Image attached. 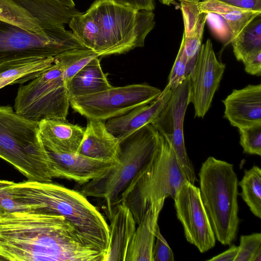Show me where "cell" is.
<instances>
[{
    "instance_id": "obj_1",
    "label": "cell",
    "mask_w": 261,
    "mask_h": 261,
    "mask_svg": "<svg viewBox=\"0 0 261 261\" xmlns=\"http://www.w3.org/2000/svg\"><path fill=\"white\" fill-rule=\"evenodd\" d=\"M105 255L62 216L0 213V261H104Z\"/></svg>"
},
{
    "instance_id": "obj_2",
    "label": "cell",
    "mask_w": 261,
    "mask_h": 261,
    "mask_svg": "<svg viewBox=\"0 0 261 261\" xmlns=\"http://www.w3.org/2000/svg\"><path fill=\"white\" fill-rule=\"evenodd\" d=\"M12 191L25 211L62 216L85 239L106 255L109 225L101 213L80 191L52 182L29 180L12 181Z\"/></svg>"
},
{
    "instance_id": "obj_3",
    "label": "cell",
    "mask_w": 261,
    "mask_h": 261,
    "mask_svg": "<svg viewBox=\"0 0 261 261\" xmlns=\"http://www.w3.org/2000/svg\"><path fill=\"white\" fill-rule=\"evenodd\" d=\"M161 145V134L151 124L145 125L119 141L118 163L102 176L82 185L79 191L86 197L102 199L110 220L125 191L136 176L153 162Z\"/></svg>"
},
{
    "instance_id": "obj_4",
    "label": "cell",
    "mask_w": 261,
    "mask_h": 261,
    "mask_svg": "<svg viewBox=\"0 0 261 261\" xmlns=\"http://www.w3.org/2000/svg\"><path fill=\"white\" fill-rule=\"evenodd\" d=\"M0 158L29 180L52 182V165L43 144L39 122L0 106Z\"/></svg>"
},
{
    "instance_id": "obj_5",
    "label": "cell",
    "mask_w": 261,
    "mask_h": 261,
    "mask_svg": "<svg viewBox=\"0 0 261 261\" xmlns=\"http://www.w3.org/2000/svg\"><path fill=\"white\" fill-rule=\"evenodd\" d=\"M201 199L216 239L223 245L235 241L238 231V179L233 165L209 156L198 173Z\"/></svg>"
},
{
    "instance_id": "obj_6",
    "label": "cell",
    "mask_w": 261,
    "mask_h": 261,
    "mask_svg": "<svg viewBox=\"0 0 261 261\" xmlns=\"http://www.w3.org/2000/svg\"><path fill=\"white\" fill-rule=\"evenodd\" d=\"M187 181L174 151L161 135L156 157L133 179L123 194L122 202L130 210L138 225L151 203L169 197L174 198Z\"/></svg>"
},
{
    "instance_id": "obj_7",
    "label": "cell",
    "mask_w": 261,
    "mask_h": 261,
    "mask_svg": "<svg viewBox=\"0 0 261 261\" xmlns=\"http://www.w3.org/2000/svg\"><path fill=\"white\" fill-rule=\"evenodd\" d=\"M69 96L62 67L57 62L19 87L15 99V112L28 119H66Z\"/></svg>"
},
{
    "instance_id": "obj_8",
    "label": "cell",
    "mask_w": 261,
    "mask_h": 261,
    "mask_svg": "<svg viewBox=\"0 0 261 261\" xmlns=\"http://www.w3.org/2000/svg\"><path fill=\"white\" fill-rule=\"evenodd\" d=\"M85 47L70 32L58 36H43L0 20V72L27 62L55 57Z\"/></svg>"
},
{
    "instance_id": "obj_9",
    "label": "cell",
    "mask_w": 261,
    "mask_h": 261,
    "mask_svg": "<svg viewBox=\"0 0 261 261\" xmlns=\"http://www.w3.org/2000/svg\"><path fill=\"white\" fill-rule=\"evenodd\" d=\"M76 10L54 0H0V20L43 36L68 34Z\"/></svg>"
},
{
    "instance_id": "obj_10",
    "label": "cell",
    "mask_w": 261,
    "mask_h": 261,
    "mask_svg": "<svg viewBox=\"0 0 261 261\" xmlns=\"http://www.w3.org/2000/svg\"><path fill=\"white\" fill-rule=\"evenodd\" d=\"M162 91L147 84H136L70 98L69 102L75 112L88 119L105 121L150 103Z\"/></svg>"
},
{
    "instance_id": "obj_11",
    "label": "cell",
    "mask_w": 261,
    "mask_h": 261,
    "mask_svg": "<svg viewBox=\"0 0 261 261\" xmlns=\"http://www.w3.org/2000/svg\"><path fill=\"white\" fill-rule=\"evenodd\" d=\"M89 9L98 26L94 51L99 57L126 53L137 47L135 10L113 0H96Z\"/></svg>"
},
{
    "instance_id": "obj_12",
    "label": "cell",
    "mask_w": 261,
    "mask_h": 261,
    "mask_svg": "<svg viewBox=\"0 0 261 261\" xmlns=\"http://www.w3.org/2000/svg\"><path fill=\"white\" fill-rule=\"evenodd\" d=\"M190 90L189 74L181 85L172 90L167 103L151 124L168 141L187 180L194 185L198 180L187 153L184 135V118L188 106L191 103Z\"/></svg>"
},
{
    "instance_id": "obj_13",
    "label": "cell",
    "mask_w": 261,
    "mask_h": 261,
    "mask_svg": "<svg viewBox=\"0 0 261 261\" xmlns=\"http://www.w3.org/2000/svg\"><path fill=\"white\" fill-rule=\"evenodd\" d=\"M173 199L176 216L182 224L187 241L201 253L213 248L216 238L199 188L187 181L181 185Z\"/></svg>"
},
{
    "instance_id": "obj_14",
    "label": "cell",
    "mask_w": 261,
    "mask_h": 261,
    "mask_svg": "<svg viewBox=\"0 0 261 261\" xmlns=\"http://www.w3.org/2000/svg\"><path fill=\"white\" fill-rule=\"evenodd\" d=\"M226 65L216 58L210 39L201 44L190 74L191 102L195 117L203 118L218 90Z\"/></svg>"
},
{
    "instance_id": "obj_15",
    "label": "cell",
    "mask_w": 261,
    "mask_h": 261,
    "mask_svg": "<svg viewBox=\"0 0 261 261\" xmlns=\"http://www.w3.org/2000/svg\"><path fill=\"white\" fill-rule=\"evenodd\" d=\"M47 151L51 161L53 178L71 180L81 185L102 176L117 164L93 159L79 152Z\"/></svg>"
},
{
    "instance_id": "obj_16",
    "label": "cell",
    "mask_w": 261,
    "mask_h": 261,
    "mask_svg": "<svg viewBox=\"0 0 261 261\" xmlns=\"http://www.w3.org/2000/svg\"><path fill=\"white\" fill-rule=\"evenodd\" d=\"M222 102L224 117L238 128L261 123V84L233 89Z\"/></svg>"
},
{
    "instance_id": "obj_17",
    "label": "cell",
    "mask_w": 261,
    "mask_h": 261,
    "mask_svg": "<svg viewBox=\"0 0 261 261\" xmlns=\"http://www.w3.org/2000/svg\"><path fill=\"white\" fill-rule=\"evenodd\" d=\"M171 93L172 90L166 86L161 95L150 103L106 120L107 128L120 141L145 125L151 124L166 106Z\"/></svg>"
},
{
    "instance_id": "obj_18",
    "label": "cell",
    "mask_w": 261,
    "mask_h": 261,
    "mask_svg": "<svg viewBox=\"0 0 261 261\" xmlns=\"http://www.w3.org/2000/svg\"><path fill=\"white\" fill-rule=\"evenodd\" d=\"M39 128L47 151L62 153L78 152L85 129L66 119H44Z\"/></svg>"
},
{
    "instance_id": "obj_19",
    "label": "cell",
    "mask_w": 261,
    "mask_h": 261,
    "mask_svg": "<svg viewBox=\"0 0 261 261\" xmlns=\"http://www.w3.org/2000/svg\"><path fill=\"white\" fill-rule=\"evenodd\" d=\"M78 152L93 159L118 164L119 141L108 130L105 121L88 119Z\"/></svg>"
},
{
    "instance_id": "obj_20",
    "label": "cell",
    "mask_w": 261,
    "mask_h": 261,
    "mask_svg": "<svg viewBox=\"0 0 261 261\" xmlns=\"http://www.w3.org/2000/svg\"><path fill=\"white\" fill-rule=\"evenodd\" d=\"M165 202H153L143 216L128 246L125 261H152L158 218Z\"/></svg>"
},
{
    "instance_id": "obj_21",
    "label": "cell",
    "mask_w": 261,
    "mask_h": 261,
    "mask_svg": "<svg viewBox=\"0 0 261 261\" xmlns=\"http://www.w3.org/2000/svg\"><path fill=\"white\" fill-rule=\"evenodd\" d=\"M110 221L109 241L104 261H125L137 223L123 201L117 207Z\"/></svg>"
},
{
    "instance_id": "obj_22",
    "label": "cell",
    "mask_w": 261,
    "mask_h": 261,
    "mask_svg": "<svg viewBox=\"0 0 261 261\" xmlns=\"http://www.w3.org/2000/svg\"><path fill=\"white\" fill-rule=\"evenodd\" d=\"M99 57H96L67 82L70 98L101 92L112 86L103 72Z\"/></svg>"
},
{
    "instance_id": "obj_23",
    "label": "cell",
    "mask_w": 261,
    "mask_h": 261,
    "mask_svg": "<svg viewBox=\"0 0 261 261\" xmlns=\"http://www.w3.org/2000/svg\"><path fill=\"white\" fill-rule=\"evenodd\" d=\"M201 13H213L221 16L226 22L231 32L229 43L242 30L261 12L243 9L217 0H203L198 3Z\"/></svg>"
},
{
    "instance_id": "obj_24",
    "label": "cell",
    "mask_w": 261,
    "mask_h": 261,
    "mask_svg": "<svg viewBox=\"0 0 261 261\" xmlns=\"http://www.w3.org/2000/svg\"><path fill=\"white\" fill-rule=\"evenodd\" d=\"M231 43L236 59L243 63L261 52V14L248 23Z\"/></svg>"
},
{
    "instance_id": "obj_25",
    "label": "cell",
    "mask_w": 261,
    "mask_h": 261,
    "mask_svg": "<svg viewBox=\"0 0 261 261\" xmlns=\"http://www.w3.org/2000/svg\"><path fill=\"white\" fill-rule=\"evenodd\" d=\"M238 186L242 188L240 194L244 201L252 213L261 218V169L253 166L249 170H245L242 180Z\"/></svg>"
},
{
    "instance_id": "obj_26",
    "label": "cell",
    "mask_w": 261,
    "mask_h": 261,
    "mask_svg": "<svg viewBox=\"0 0 261 261\" xmlns=\"http://www.w3.org/2000/svg\"><path fill=\"white\" fill-rule=\"evenodd\" d=\"M72 33L85 47L94 51L99 35L98 24L92 11L74 16L69 23Z\"/></svg>"
},
{
    "instance_id": "obj_27",
    "label": "cell",
    "mask_w": 261,
    "mask_h": 261,
    "mask_svg": "<svg viewBox=\"0 0 261 261\" xmlns=\"http://www.w3.org/2000/svg\"><path fill=\"white\" fill-rule=\"evenodd\" d=\"M55 57L36 59L0 72V80L14 79V84L33 80L54 64Z\"/></svg>"
},
{
    "instance_id": "obj_28",
    "label": "cell",
    "mask_w": 261,
    "mask_h": 261,
    "mask_svg": "<svg viewBox=\"0 0 261 261\" xmlns=\"http://www.w3.org/2000/svg\"><path fill=\"white\" fill-rule=\"evenodd\" d=\"M99 56L87 48L66 50L55 57V61L63 68L66 83L91 60Z\"/></svg>"
},
{
    "instance_id": "obj_29",
    "label": "cell",
    "mask_w": 261,
    "mask_h": 261,
    "mask_svg": "<svg viewBox=\"0 0 261 261\" xmlns=\"http://www.w3.org/2000/svg\"><path fill=\"white\" fill-rule=\"evenodd\" d=\"M185 36L184 32L178 54L168 78V86L174 90L182 84L187 75L190 74L189 61L185 51Z\"/></svg>"
},
{
    "instance_id": "obj_30",
    "label": "cell",
    "mask_w": 261,
    "mask_h": 261,
    "mask_svg": "<svg viewBox=\"0 0 261 261\" xmlns=\"http://www.w3.org/2000/svg\"><path fill=\"white\" fill-rule=\"evenodd\" d=\"M206 17L207 13H201L193 33L190 37L185 38V39L184 48L188 59L190 73L193 69L198 52L201 45Z\"/></svg>"
},
{
    "instance_id": "obj_31",
    "label": "cell",
    "mask_w": 261,
    "mask_h": 261,
    "mask_svg": "<svg viewBox=\"0 0 261 261\" xmlns=\"http://www.w3.org/2000/svg\"><path fill=\"white\" fill-rule=\"evenodd\" d=\"M244 153L261 156V123L238 128Z\"/></svg>"
},
{
    "instance_id": "obj_32",
    "label": "cell",
    "mask_w": 261,
    "mask_h": 261,
    "mask_svg": "<svg viewBox=\"0 0 261 261\" xmlns=\"http://www.w3.org/2000/svg\"><path fill=\"white\" fill-rule=\"evenodd\" d=\"M238 251L234 261H251L254 255L261 250V233L242 235Z\"/></svg>"
},
{
    "instance_id": "obj_33",
    "label": "cell",
    "mask_w": 261,
    "mask_h": 261,
    "mask_svg": "<svg viewBox=\"0 0 261 261\" xmlns=\"http://www.w3.org/2000/svg\"><path fill=\"white\" fill-rule=\"evenodd\" d=\"M136 21L137 46V47H143L146 36L155 25L154 14L151 11L138 10Z\"/></svg>"
},
{
    "instance_id": "obj_34",
    "label": "cell",
    "mask_w": 261,
    "mask_h": 261,
    "mask_svg": "<svg viewBox=\"0 0 261 261\" xmlns=\"http://www.w3.org/2000/svg\"><path fill=\"white\" fill-rule=\"evenodd\" d=\"M198 3L180 2V10L184 24V32L186 38L192 35L199 18L201 12Z\"/></svg>"
},
{
    "instance_id": "obj_35",
    "label": "cell",
    "mask_w": 261,
    "mask_h": 261,
    "mask_svg": "<svg viewBox=\"0 0 261 261\" xmlns=\"http://www.w3.org/2000/svg\"><path fill=\"white\" fill-rule=\"evenodd\" d=\"M12 181L0 179V213L25 211L14 197Z\"/></svg>"
},
{
    "instance_id": "obj_36",
    "label": "cell",
    "mask_w": 261,
    "mask_h": 261,
    "mask_svg": "<svg viewBox=\"0 0 261 261\" xmlns=\"http://www.w3.org/2000/svg\"><path fill=\"white\" fill-rule=\"evenodd\" d=\"M173 252L167 242L162 235L159 226L155 232V240L153 249L152 261H174Z\"/></svg>"
},
{
    "instance_id": "obj_37",
    "label": "cell",
    "mask_w": 261,
    "mask_h": 261,
    "mask_svg": "<svg viewBox=\"0 0 261 261\" xmlns=\"http://www.w3.org/2000/svg\"><path fill=\"white\" fill-rule=\"evenodd\" d=\"M215 35L227 43L231 38V32L226 22L221 16L213 13H207L206 20Z\"/></svg>"
},
{
    "instance_id": "obj_38",
    "label": "cell",
    "mask_w": 261,
    "mask_h": 261,
    "mask_svg": "<svg viewBox=\"0 0 261 261\" xmlns=\"http://www.w3.org/2000/svg\"><path fill=\"white\" fill-rule=\"evenodd\" d=\"M121 6L135 10L152 11L155 8L154 0H113Z\"/></svg>"
},
{
    "instance_id": "obj_39",
    "label": "cell",
    "mask_w": 261,
    "mask_h": 261,
    "mask_svg": "<svg viewBox=\"0 0 261 261\" xmlns=\"http://www.w3.org/2000/svg\"><path fill=\"white\" fill-rule=\"evenodd\" d=\"M232 6L261 12V0H217Z\"/></svg>"
},
{
    "instance_id": "obj_40",
    "label": "cell",
    "mask_w": 261,
    "mask_h": 261,
    "mask_svg": "<svg viewBox=\"0 0 261 261\" xmlns=\"http://www.w3.org/2000/svg\"><path fill=\"white\" fill-rule=\"evenodd\" d=\"M245 71L248 74L261 75V52L251 57L243 63Z\"/></svg>"
},
{
    "instance_id": "obj_41",
    "label": "cell",
    "mask_w": 261,
    "mask_h": 261,
    "mask_svg": "<svg viewBox=\"0 0 261 261\" xmlns=\"http://www.w3.org/2000/svg\"><path fill=\"white\" fill-rule=\"evenodd\" d=\"M238 246L231 245L226 251L207 259L209 261H234L238 251Z\"/></svg>"
},
{
    "instance_id": "obj_42",
    "label": "cell",
    "mask_w": 261,
    "mask_h": 261,
    "mask_svg": "<svg viewBox=\"0 0 261 261\" xmlns=\"http://www.w3.org/2000/svg\"><path fill=\"white\" fill-rule=\"evenodd\" d=\"M15 81L14 79L0 80V89L6 86L14 84Z\"/></svg>"
},
{
    "instance_id": "obj_43",
    "label": "cell",
    "mask_w": 261,
    "mask_h": 261,
    "mask_svg": "<svg viewBox=\"0 0 261 261\" xmlns=\"http://www.w3.org/2000/svg\"><path fill=\"white\" fill-rule=\"evenodd\" d=\"M56 2H57L62 5L70 7H74L75 4L73 2V0H54Z\"/></svg>"
},
{
    "instance_id": "obj_44",
    "label": "cell",
    "mask_w": 261,
    "mask_h": 261,
    "mask_svg": "<svg viewBox=\"0 0 261 261\" xmlns=\"http://www.w3.org/2000/svg\"><path fill=\"white\" fill-rule=\"evenodd\" d=\"M176 0H160V1L164 5L169 6L172 3H173L174 1ZM180 2L181 1H185V2H199L200 0H178Z\"/></svg>"
}]
</instances>
